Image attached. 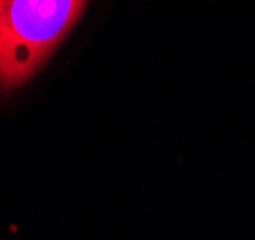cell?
Returning <instances> with one entry per match:
<instances>
[{"mask_svg":"<svg viewBox=\"0 0 255 240\" xmlns=\"http://www.w3.org/2000/svg\"><path fill=\"white\" fill-rule=\"evenodd\" d=\"M85 8L75 0H0V90L35 75Z\"/></svg>","mask_w":255,"mask_h":240,"instance_id":"cell-1","label":"cell"}]
</instances>
